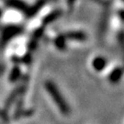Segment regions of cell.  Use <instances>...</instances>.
<instances>
[{"mask_svg":"<svg viewBox=\"0 0 124 124\" xmlns=\"http://www.w3.org/2000/svg\"><path fill=\"white\" fill-rule=\"evenodd\" d=\"M55 43H56V46L59 49L64 48V46H65V37H63V36L58 37L56 40H55Z\"/></svg>","mask_w":124,"mask_h":124,"instance_id":"5b68a950","label":"cell"},{"mask_svg":"<svg viewBox=\"0 0 124 124\" xmlns=\"http://www.w3.org/2000/svg\"><path fill=\"white\" fill-rule=\"evenodd\" d=\"M66 37L69 38V39H73V40H84L86 38L84 32H81V31L69 32V33L66 34Z\"/></svg>","mask_w":124,"mask_h":124,"instance_id":"3957f363","label":"cell"},{"mask_svg":"<svg viewBox=\"0 0 124 124\" xmlns=\"http://www.w3.org/2000/svg\"><path fill=\"white\" fill-rule=\"evenodd\" d=\"M92 65H93V68L96 71H98V72L102 71V70L105 68V66L107 65L106 59L103 57H100V56L95 58L93 60V62H92Z\"/></svg>","mask_w":124,"mask_h":124,"instance_id":"7a4b0ae2","label":"cell"},{"mask_svg":"<svg viewBox=\"0 0 124 124\" xmlns=\"http://www.w3.org/2000/svg\"><path fill=\"white\" fill-rule=\"evenodd\" d=\"M1 15H2V12H1V9H0V17H1Z\"/></svg>","mask_w":124,"mask_h":124,"instance_id":"8992f818","label":"cell"},{"mask_svg":"<svg viewBox=\"0 0 124 124\" xmlns=\"http://www.w3.org/2000/svg\"><path fill=\"white\" fill-rule=\"evenodd\" d=\"M121 75H122V70H121V68H116V69H114V71L110 74L109 79H110L111 82L116 83V82H118L120 79Z\"/></svg>","mask_w":124,"mask_h":124,"instance_id":"277c9868","label":"cell"},{"mask_svg":"<svg viewBox=\"0 0 124 124\" xmlns=\"http://www.w3.org/2000/svg\"><path fill=\"white\" fill-rule=\"evenodd\" d=\"M45 87H46V90L49 93V95L53 98L54 103L57 105L60 111L63 115H68L70 112L69 105L64 100V98L62 96V94L60 93V91L57 88V86L55 85V84L52 81H47L45 84Z\"/></svg>","mask_w":124,"mask_h":124,"instance_id":"6da1fadb","label":"cell"}]
</instances>
